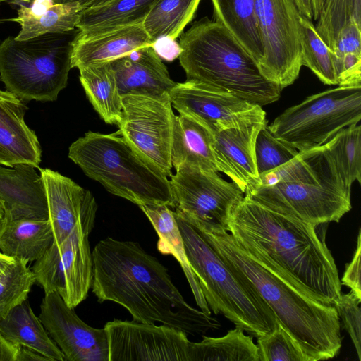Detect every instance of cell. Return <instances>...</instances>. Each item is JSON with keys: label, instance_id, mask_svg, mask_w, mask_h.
Returning <instances> with one entry per match:
<instances>
[{"label": "cell", "instance_id": "1", "mask_svg": "<svg viewBox=\"0 0 361 361\" xmlns=\"http://www.w3.org/2000/svg\"><path fill=\"white\" fill-rule=\"evenodd\" d=\"M319 226L274 211L245 195L230 214L227 231L247 255L303 294L334 305L341 283Z\"/></svg>", "mask_w": 361, "mask_h": 361}, {"label": "cell", "instance_id": "2", "mask_svg": "<svg viewBox=\"0 0 361 361\" xmlns=\"http://www.w3.org/2000/svg\"><path fill=\"white\" fill-rule=\"evenodd\" d=\"M92 290L98 302L124 307L133 321L162 323L195 336L219 326L217 321L188 304L168 269L137 242L108 237L92 252Z\"/></svg>", "mask_w": 361, "mask_h": 361}, {"label": "cell", "instance_id": "3", "mask_svg": "<svg viewBox=\"0 0 361 361\" xmlns=\"http://www.w3.org/2000/svg\"><path fill=\"white\" fill-rule=\"evenodd\" d=\"M226 262L238 269L274 311L310 361L334 357L342 345L341 321L334 305L322 304L256 261L229 232L214 226H193Z\"/></svg>", "mask_w": 361, "mask_h": 361}, {"label": "cell", "instance_id": "4", "mask_svg": "<svg viewBox=\"0 0 361 361\" xmlns=\"http://www.w3.org/2000/svg\"><path fill=\"white\" fill-rule=\"evenodd\" d=\"M179 44L187 80L226 89L261 106L279 99L283 89L262 75L254 59L219 22L207 17L196 21Z\"/></svg>", "mask_w": 361, "mask_h": 361}, {"label": "cell", "instance_id": "5", "mask_svg": "<svg viewBox=\"0 0 361 361\" xmlns=\"http://www.w3.org/2000/svg\"><path fill=\"white\" fill-rule=\"evenodd\" d=\"M173 213L190 267L210 310L253 337L274 331L279 324L276 317L252 283L225 261L195 226Z\"/></svg>", "mask_w": 361, "mask_h": 361}, {"label": "cell", "instance_id": "6", "mask_svg": "<svg viewBox=\"0 0 361 361\" xmlns=\"http://www.w3.org/2000/svg\"><path fill=\"white\" fill-rule=\"evenodd\" d=\"M68 157L111 194L137 205L174 207L170 181L117 132H88L71 144Z\"/></svg>", "mask_w": 361, "mask_h": 361}, {"label": "cell", "instance_id": "7", "mask_svg": "<svg viewBox=\"0 0 361 361\" xmlns=\"http://www.w3.org/2000/svg\"><path fill=\"white\" fill-rule=\"evenodd\" d=\"M79 30L0 42V80L21 100L57 99L68 83L73 42Z\"/></svg>", "mask_w": 361, "mask_h": 361}, {"label": "cell", "instance_id": "8", "mask_svg": "<svg viewBox=\"0 0 361 361\" xmlns=\"http://www.w3.org/2000/svg\"><path fill=\"white\" fill-rule=\"evenodd\" d=\"M361 119V85L338 86L286 109L268 126L298 152L324 145L340 130Z\"/></svg>", "mask_w": 361, "mask_h": 361}, {"label": "cell", "instance_id": "9", "mask_svg": "<svg viewBox=\"0 0 361 361\" xmlns=\"http://www.w3.org/2000/svg\"><path fill=\"white\" fill-rule=\"evenodd\" d=\"M95 218L80 222L61 243L53 242L31 269L35 283L45 295L58 293L71 308L87 298L92 286L93 263L89 235Z\"/></svg>", "mask_w": 361, "mask_h": 361}, {"label": "cell", "instance_id": "10", "mask_svg": "<svg viewBox=\"0 0 361 361\" xmlns=\"http://www.w3.org/2000/svg\"><path fill=\"white\" fill-rule=\"evenodd\" d=\"M264 57L262 75L283 89L298 78L302 67L300 13L293 0H255Z\"/></svg>", "mask_w": 361, "mask_h": 361}, {"label": "cell", "instance_id": "11", "mask_svg": "<svg viewBox=\"0 0 361 361\" xmlns=\"http://www.w3.org/2000/svg\"><path fill=\"white\" fill-rule=\"evenodd\" d=\"M176 116L169 95L122 96L118 131L130 146L166 177L172 175L171 149Z\"/></svg>", "mask_w": 361, "mask_h": 361}, {"label": "cell", "instance_id": "12", "mask_svg": "<svg viewBox=\"0 0 361 361\" xmlns=\"http://www.w3.org/2000/svg\"><path fill=\"white\" fill-rule=\"evenodd\" d=\"M174 212L192 225H209L227 231L230 214L243 197L234 183L216 171L183 165L171 176Z\"/></svg>", "mask_w": 361, "mask_h": 361}, {"label": "cell", "instance_id": "13", "mask_svg": "<svg viewBox=\"0 0 361 361\" xmlns=\"http://www.w3.org/2000/svg\"><path fill=\"white\" fill-rule=\"evenodd\" d=\"M171 105L180 114L200 120L213 132L264 122L266 112L257 104L233 92L195 80L176 83L169 93Z\"/></svg>", "mask_w": 361, "mask_h": 361}, {"label": "cell", "instance_id": "14", "mask_svg": "<svg viewBox=\"0 0 361 361\" xmlns=\"http://www.w3.org/2000/svg\"><path fill=\"white\" fill-rule=\"evenodd\" d=\"M245 195L274 211L316 225L338 222L352 207L350 195L322 184L258 185Z\"/></svg>", "mask_w": 361, "mask_h": 361}, {"label": "cell", "instance_id": "15", "mask_svg": "<svg viewBox=\"0 0 361 361\" xmlns=\"http://www.w3.org/2000/svg\"><path fill=\"white\" fill-rule=\"evenodd\" d=\"M109 361H188L190 341L164 324L114 319L106 323Z\"/></svg>", "mask_w": 361, "mask_h": 361}, {"label": "cell", "instance_id": "16", "mask_svg": "<svg viewBox=\"0 0 361 361\" xmlns=\"http://www.w3.org/2000/svg\"><path fill=\"white\" fill-rule=\"evenodd\" d=\"M39 318L65 361H109L105 329L87 324L58 293L44 295Z\"/></svg>", "mask_w": 361, "mask_h": 361}, {"label": "cell", "instance_id": "17", "mask_svg": "<svg viewBox=\"0 0 361 361\" xmlns=\"http://www.w3.org/2000/svg\"><path fill=\"white\" fill-rule=\"evenodd\" d=\"M43 179L54 243L63 241L82 221L96 217L97 203L92 193L71 178L49 169H39Z\"/></svg>", "mask_w": 361, "mask_h": 361}, {"label": "cell", "instance_id": "18", "mask_svg": "<svg viewBox=\"0 0 361 361\" xmlns=\"http://www.w3.org/2000/svg\"><path fill=\"white\" fill-rule=\"evenodd\" d=\"M267 123L214 133L212 148L217 171L228 176L245 194L259 184L255 145L259 130Z\"/></svg>", "mask_w": 361, "mask_h": 361}, {"label": "cell", "instance_id": "19", "mask_svg": "<svg viewBox=\"0 0 361 361\" xmlns=\"http://www.w3.org/2000/svg\"><path fill=\"white\" fill-rule=\"evenodd\" d=\"M120 94L154 97L169 95L175 82L152 46L132 51L110 61Z\"/></svg>", "mask_w": 361, "mask_h": 361}, {"label": "cell", "instance_id": "20", "mask_svg": "<svg viewBox=\"0 0 361 361\" xmlns=\"http://www.w3.org/2000/svg\"><path fill=\"white\" fill-rule=\"evenodd\" d=\"M22 100L0 90V164H29L39 168L42 150L35 132L25 122Z\"/></svg>", "mask_w": 361, "mask_h": 361}, {"label": "cell", "instance_id": "21", "mask_svg": "<svg viewBox=\"0 0 361 361\" xmlns=\"http://www.w3.org/2000/svg\"><path fill=\"white\" fill-rule=\"evenodd\" d=\"M0 205L12 216L48 219L44 183L33 165L0 164Z\"/></svg>", "mask_w": 361, "mask_h": 361}, {"label": "cell", "instance_id": "22", "mask_svg": "<svg viewBox=\"0 0 361 361\" xmlns=\"http://www.w3.org/2000/svg\"><path fill=\"white\" fill-rule=\"evenodd\" d=\"M152 44L142 24L98 32L79 30L73 42L71 68L110 62Z\"/></svg>", "mask_w": 361, "mask_h": 361}, {"label": "cell", "instance_id": "23", "mask_svg": "<svg viewBox=\"0 0 361 361\" xmlns=\"http://www.w3.org/2000/svg\"><path fill=\"white\" fill-rule=\"evenodd\" d=\"M259 178L257 186L289 183L322 184L345 195L351 194V188L346 185L325 144L300 151L288 162L259 174Z\"/></svg>", "mask_w": 361, "mask_h": 361}, {"label": "cell", "instance_id": "24", "mask_svg": "<svg viewBox=\"0 0 361 361\" xmlns=\"http://www.w3.org/2000/svg\"><path fill=\"white\" fill-rule=\"evenodd\" d=\"M19 5L17 17L7 19L20 24V31L15 37L18 40L74 30L85 8L78 1L55 4L53 0Z\"/></svg>", "mask_w": 361, "mask_h": 361}, {"label": "cell", "instance_id": "25", "mask_svg": "<svg viewBox=\"0 0 361 361\" xmlns=\"http://www.w3.org/2000/svg\"><path fill=\"white\" fill-rule=\"evenodd\" d=\"M54 241L48 219L15 217L4 213L0 222V251L28 262L39 259Z\"/></svg>", "mask_w": 361, "mask_h": 361}, {"label": "cell", "instance_id": "26", "mask_svg": "<svg viewBox=\"0 0 361 361\" xmlns=\"http://www.w3.org/2000/svg\"><path fill=\"white\" fill-rule=\"evenodd\" d=\"M214 132L204 122L188 116L175 117L171 158L176 170L183 165H190L206 171L218 172L212 144Z\"/></svg>", "mask_w": 361, "mask_h": 361}, {"label": "cell", "instance_id": "27", "mask_svg": "<svg viewBox=\"0 0 361 361\" xmlns=\"http://www.w3.org/2000/svg\"><path fill=\"white\" fill-rule=\"evenodd\" d=\"M139 207L147 216L159 236L157 250L162 255L173 256L179 262L197 306L204 313L211 316V310L188 261L173 211L163 204H144L139 205Z\"/></svg>", "mask_w": 361, "mask_h": 361}, {"label": "cell", "instance_id": "28", "mask_svg": "<svg viewBox=\"0 0 361 361\" xmlns=\"http://www.w3.org/2000/svg\"><path fill=\"white\" fill-rule=\"evenodd\" d=\"M0 333L16 346H24L52 361H65L64 355L34 313L28 299L15 307L0 321Z\"/></svg>", "mask_w": 361, "mask_h": 361}, {"label": "cell", "instance_id": "29", "mask_svg": "<svg viewBox=\"0 0 361 361\" xmlns=\"http://www.w3.org/2000/svg\"><path fill=\"white\" fill-rule=\"evenodd\" d=\"M215 20L221 23L258 65L264 57L255 0H211Z\"/></svg>", "mask_w": 361, "mask_h": 361}, {"label": "cell", "instance_id": "30", "mask_svg": "<svg viewBox=\"0 0 361 361\" xmlns=\"http://www.w3.org/2000/svg\"><path fill=\"white\" fill-rule=\"evenodd\" d=\"M85 94L101 118L118 124L122 112V97L110 62L95 63L78 68Z\"/></svg>", "mask_w": 361, "mask_h": 361}, {"label": "cell", "instance_id": "31", "mask_svg": "<svg viewBox=\"0 0 361 361\" xmlns=\"http://www.w3.org/2000/svg\"><path fill=\"white\" fill-rule=\"evenodd\" d=\"M157 0H111L86 8L76 28L98 32L142 24Z\"/></svg>", "mask_w": 361, "mask_h": 361}, {"label": "cell", "instance_id": "32", "mask_svg": "<svg viewBox=\"0 0 361 361\" xmlns=\"http://www.w3.org/2000/svg\"><path fill=\"white\" fill-rule=\"evenodd\" d=\"M202 338L200 342L190 341L188 361H259L253 336L238 328L221 337Z\"/></svg>", "mask_w": 361, "mask_h": 361}, {"label": "cell", "instance_id": "33", "mask_svg": "<svg viewBox=\"0 0 361 361\" xmlns=\"http://www.w3.org/2000/svg\"><path fill=\"white\" fill-rule=\"evenodd\" d=\"M201 0H157L142 25L154 42L161 37L176 39L193 19Z\"/></svg>", "mask_w": 361, "mask_h": 361}, {"label": "cell", "instance_id": "34", "mask_svg": "<svg viewBox=\"0 0 361 361\" xmlns=\"http://www.w3.org/2000/svg\"><path fill=\"white\" fill-rule=\"evenodd\" d=\"M302 66L310 68L326 85H338L334 53L315 29L311 20L300 15Z\"/></svg>", "mask_w": 361, "mask_h": 361}, {"label": "cell", "instance_id": "35", "mask_svg": "<svg viewBox=\"0 0 361 361\" xmlns=\"http://www.w3.org/2000/svg\"><path fill=\"white\" fill-rule=\"evenodd\" d=\"M346 185L361 183V126L351 124L325 143Z\"/></svg>", "mask_w": 361, "mask_h": 361}, {"label": "cell", "instance_id": "36", "mask_svg": "<svg viewBox=\"0 0 361 361\" xmlns=\"http://www.w3.org/2000/svg\"><path fill=\"white\" fill-rule=\"evenodd\" d=\"M352 19L361 23V0H322L315 29L332 52L340 32Z\"/></svg>", "mask_w": 361, "mask_h": 361}, {"label": "cell", "instance_id": "37", "mask_svg": "<svg viewBox=\"0 0 361 361\" xmlns=\"http://www.w3.org/2000/svg\"><path fill=\"white\" fill-rule=\"evenodd\" d=\"M28 262L16 258L0 274V321L15 307L27 299L35 283Z\"/></svg>", "mask_w": 361, "mask_h": 361}, {"label": "cell", "instance_id": "38", "mask_svg": "<svg viewBox=\"0 0 361 361\" xmlns=\"http://www.w3.org/2000/svg\"><path fill=\"white\" fill-rule=\"evenodd\" d=\"M257 338L259 361H310L280 324L274 331Z\"/></svg>", "mask_w": 361, "mask_h": 361}, {"label": "cell", "instance_id": "39", "mask_svg": "<svg viewBox=\"0 0 361 361\" xmlns=\"http://www.w3.org/2000/svg\"><path fill=\"white\" fill-rule=\"evenodd\" d=\"M299 152L276 138L267 123L259 130L255 145V161L259 175L273 170L295 157Z\"/></svg>", "mask_w": 361, "mask_h": 361}, {"label": "cell", "instance_id": "40", "mask_svg": "<svg viewBox=\"0 0 361 361\" xmlns=\"http://www.w3.org/2000/svg\"><path fill=\"white\" fill-rule=\"evenodd\" d=\"M360 301L351 293L341 294L334 304L340 321L344 327L356 350L359 360H361V313L359 306Z\"/></svg>", "mask_w": 361, "mask_h": 361}, {"label": "cell", "instance_id": "41", "mask_svg": "<svg viewBox=\"0 0 361 361\" xmlns=\"http://www.w3.org/2000/svg\"><path fill=\"white\" fill-rule=\"evenodd\" d=\"M333 53L334 63L348 53L361 55V23L352 19L341 30Z\"/></svg>", "mask_w": 361, "mask_h": 361}, {"label": "cell", "instance_id": "42", "mask_svg": "<svg viewBox=\"0 0 361 361\" xmlns=\"http://www.w3.org/2000/svg\"><path fill=\"white\" fill-rule=\"evenodd\" d=\"M334 64L338 86L361 85V55L346 54Z\"/></svg>", "mask_w": 361, "mask_h": 361}, {"label": "cell", "instance_id": "43", "mask_svg": "<svg viewBox=\"0 0 361 361\" xmlns=\"http://www.w3.org/2000/svg\"><path fill=\"white\" fill-rule=\"evenodd\" d=\"M360 229L358 232L357 246L351 261L346 264L341 283L350 288V292L361 302L360 285V256L361 241Z\"/></svg>", "mask_w": 361, "mask_h": 361}, {"label": "cell", "instance_id": "44", "mask_svg": "<svg viewBox=\"0 0 361 361\" xmlns=\"http://www.w3.org/2000/svg\"><path fill=\"white\" fill-rule=\"evenodd\" d=\"M152 47L161 59L167 61L175 60L181 53V47L176 39L168 37L157 39L152 44Z\"/></svg>", "mask_w": 361, "mask_h": 361}, {"label": "cell", "instance_id": "45", "mask_svg": "<svg viewBox=\"0 0 361 361\" xmlns=\"http://www.w3.org/2000/svg\"><path fill=\"white\" fill-rule=\"evenodd\" d=\"M18 347L8 342L0 333V361H16Z\"/></svg>", "mask_w": 361, "mask_h": 361}, {"label": "cell", "instance_id": "46", "mask_svg": "<svg viewBox=\"0 0 361 361\" xmlns=\"http://www.w3.org/2000/svg\"><path fill=\"white\" fill-rule=\"evenodd\" d=\"M18 347V351L16 357V361H50L49 358L44 356L42 354L37 352V350L24 346Z\"/></svg>", "mask_w": 361, "mask_h": 361}, {"label": "cell", "instance_id": "47", "mask_svg": "<svg viewBox=\"0 0 361 361\" xmlns=\"http://www.w3.org/2000/svg\"><path fill=\"white\" fill-rule=\"evenodd\" d=\"M299 13L310 19H313V12L311 0H293Z\"/></svg>", "mask_w": 361, "mask_h": 361}, {"label": "cell", "instance_id": "48", "mask_svg": "<svg viewBox=\"0 0 361 361\" xmlns=\"http://www.w3.org/2000/svg\"><path fill=\"white\" fill-rule=\"evenodd\" d=\"M111 0H53L55 4L78 1L84 8H89L105 4Z\"/></svg>", "mask_w": 361, "mask_h": 361}, {"label": "cell", "instance_id": "49", "mask_svg": "<svg viewBox=\"0 0 361 361\" xmlns=\"http://www.w3.org/2000/svg\"><path fill=\"white\" fill-rule=\"evenodd\" d=\"M16 258L9 257L0 251V274Z\"/></svg>", "mask_w": 361, "mask_h": 361}, {"label": "cell", "instance_id": "50", "mask_svg": "<svg viewBox=\"0 0 361 361\" xmlns=\"http://www.w3.org/2000/svg\"><path fill=\"white\" fill-rule=\"evenodd\" d=\"M311 2L313 12V19L317 20L319 13L322 0H311Z\"/></svg>", "mask_w": 361, "mask_h": 361}, {"label": "cell", "instance_id": "51", "mask_svg": "<svg viewBox=\"0 0 361 361\" xmlns=\"http://www.w3.org/2000/svg\"><path fill=\"white\" fill-rule=\"evenodd\" d=\"M8 1H13L18 4H31L34 0H0V2Z\"/></svg>", "mask_w": 361, "mask_h": 361}, {"label": "cell", "instance_id": "52", "mask_svg": "<svg viewBox=\"0 0 361 361\" xmlns=\"http://www.w3.org/2000/svg\"><path fill=\"white\" fill-rule=\"evenodd\" d=\"M4 21H7V19H6H6H4V20H0V23H3V22H4Z\"/></svg>", "mask_w": 361, "mask_h": 361}]
</instances>
